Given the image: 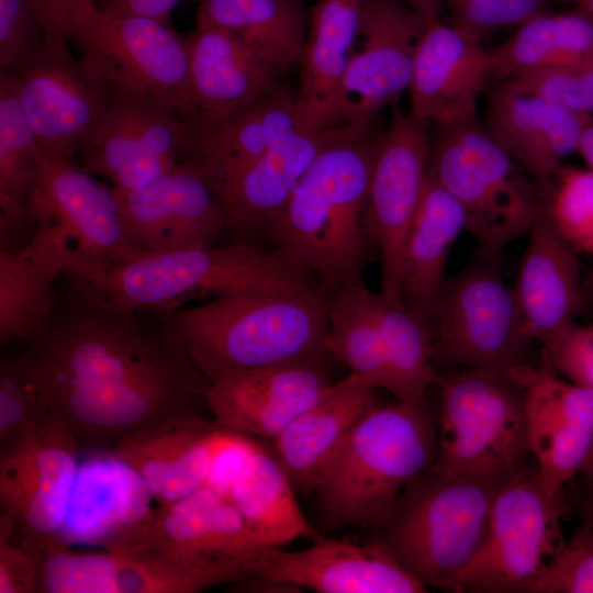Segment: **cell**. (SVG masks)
<instances>
[{
  "instance_id": "obj_45",
  "label": "cell",
  "mask_w": 593,
  "mask_h": 593,
  "mask_svg": "<svg viewBox=\"0 0 593 593\" xmlns=\"http://www.w3.org/2000/svg\"><path fill=\"white\" fill-rule=\"evenodd\" d=\"M452 25L482 43L491 33L519 26L545 11L546 0H446Z\"/></svg>"
},
{
  "instance_id": "obj_9",
  "label": "cell",
  "mask_w": 593,
  "mask_h": 593,
  "mask_svg": "<svg viewBox=\"0 0 593 593\" xmlns=\"http://www.w3.org/2000/svg\"><path fill=\"white\" fill-rule=\"evenodd\" d=\"M40 22L74 41L111 83L146 89L183 119L198 113L189 51L170 25L102 11L94 0H29Z\"/></svg>"
},
{
  "instance_id": "obj_35",
  "label": "cell",
  "mask_w": 593,
  "mask_h": 593,
  "mask_svg": "<svg viewBox=\"0 0 593 593\" xmlns=\"http://www.w3.org/2000/svg\"><path fill=\"white\" fill-rule=\"evenodd\" d=\"M34 128L9 71L0 74V249H20L32 228L31 195L37 179Z\"/></svg>"
},
{
  "instance_id": "obj_26",
  "label": "cell",
  "mask_w": 593,
  "mask_h": 593,
  "mask_svg": "<svg viewBox=\"0 0 593 593\" xmlns=\"http://www.w3.org/2000/svg\"><path fill=\"white\" fill-rule=\"evenodd\" d=\"M219 433L199 411L189 412L121 439L113 455L158 505L170 504L206 484Z\"/></svg>"
},
{
  "instance_id": "obj_33",
  "label": "cell",
  "mask_w": 593,
  "mask_h": 593,
  "mask_svg": "<svg viewBox=\"0 0 593 593\" xmlns=\"http://www.w3.org/2000/svg\"><path fill=\"white\" fill-rule=\"evenodd\" d=\"M466 228L459 202L427 171L405 242L402 300L429 328L450 250Z\"/></svg>"
},
{
  "instance_id": "obj_3",
  "label": "cell",
  "mask_w": 593,
  "mask_h": 593,
  "mask_svg": "<svg viewBox=\"0 0 593 593\" xmlns=\"http://www.w3.org/2000/svg\"><path fill=\"white\" fill-rule=\"evenodd\" d=\"M153 313L177 333L210 383L227 371L321 360L326 353L325 292L236 293Z\"/></svg>"
},
{
  "instance_id": "obj_53",
  "label": "cell",
  "mask_w": 593,
  "mask_h": 593,
  "mask_svg": "<svg viewBox=\"0 0 593 593\" xmlns=\"http://www.w3.org/2000/svg\"><path fill=\"white\" fill-rule=\"evenodd\" d=\"M579 508L583 522L589 523L593 527V496L583 494L579 501Z\"/></svg>"
},
{
  "instance_id": "obj_34",
  "label": "cell",
  "mask_w": 593,
  "mask_h": 593,
  "mask_svg": "<svg viewBox=\"0 0 593 593\" xmlns=\"http://www.w3.org/2000/svg\"><path fill=\"white\" fill-rule=\"evenodd\" d=\"M294 490L273 450L255 441L224 496L264 546L283 547L298 538L318 536L303 515Z\"/></svg>"
},
{
  "instance_id": "obj_37",
  "label": "cell",
  "mask_w": 593,
  "mask_h": 593,
  "mask_svg": "<svg viewBox=\"0 0 593 593\" xmlns=\"http://www.w3.org/2000/svg\"><path fill=\"white\" fill-rule=\"evenodd\" d=\"M593 53V21L581 12H541L490 55V86L579 60Z\"/></svg>"
},
{
  "instance_id": "obj_5",
  "label": "cell",
  "mask_w": 593,
  "mask_h": 593,
  "mask_svg": "<svg viewBox=\"0 0 593 593\" xmlns=\"http://www.w3.org/2000/svg\"><path fill=\"white\" fill-rule=\"evenodd\" d=\"M91 286L118 304L152 312L174 311L197 298L324 292L311 273L246 242L139 256Z\"/></svg>"
},
{
  "instance_id": "obj_47",
  "label": "cell",
  "mask_w": 593,
  "mask_h": 593,
  "mask_svg": "<svg viewBox=\"0 0 593 593\" xmlns=\"http://www.w3.org/2000/svg\"><path fill=\"white\" fill-rule=\"evenodd\" d=\"M44 29L29 0H0V67L8 69L33 53Z\"/></svg>"
},
{
  "instance_id": "obj_16",
  "label": "cell",
  "mask_w": 593,
  "mask_h": 593,
  "mask_svg": "<svg viewBox=\"0 0 593 593\" xmlns=\"http://www.w3.org/2000/svg\"><path fill=\"white\" fill-rule=\"evenodd\" d=\"M79 443L51 413L1 451V512L42 552L63 541L78 473Z\"/></svg>"
},
{
  "instance_id": "obj_29",
  "label": "cell",
  "mask_w": 593,
  "mask_h": 593,
  "mask_svg": "<svg viewBox=\"0 0 593 593\" xmlns=\"http://www.w3.org/2000/svg\"><path fill=\"white\" fill-rule=\"evenodd\" d=\"M342 125L301 131L281 141L243 168L215 197L227 219V231L250 237L269 231L293 189Z\"/></svg>"
},
{
  "instance_id": "obj_27",
  "label": "cell",
  "mask_w": 593,
  "mask_h": 593,
  "mask_svg": "<svg viewBox=\"0 0 593 593\" xmlns=\"http://www.w3.org/2000/svg\"><path fill=\"white\" fill-rule=\"evenodd\" d=\"M528 235L513 290L530 336L545 348L588 306L578 254L552 224L541 199Z\"/></svg>"
},
{
  "instance_id": "obj_30",
  "label": "cell",
  "mask_w": 593,
  "mask_h": 593,
  "mask_svg": "<svg viewBox=\"0 0 593 593\" xmlns=\"http://www.w3.org/2000/svg\"><path fill=\"white\" fill-rule=\"evenodd\" d=\"M360 0H318L311 11L307 40L300 54L298 114L303 130L345 124L340 109L343 79L359 34Z\"/></svg>"
},
{
  "instance_id": "obj_42",
  "label": "cell",
  "mask_w": 593,
  "mask_h": 593,
  "mask_svg": "<svg viewBox=\"0 0 593 593\" xmlns=\"http://www.w3.org/2000/svg\"><path fill=\"white\" fill-rule=\"evenodd\" d=\"M29 353L2 358L0 365V450L36 427L48 414Z\"/></svg>"
},
{
  "instance_id": "obj_23",
  "label": "cell",
  "mask_w": 593,
  "mask_h": 593,
  "mask_svg": "<svg viewBox=\"0 0 593 593\" xmlns=\"http://www.w3.org/2000/svg\"><path fill=\"white\" fill-rule=\"evenodd\" d=\"M45 593H195L206 585L138 537L105 551L78 552L63 541L42 551Z\"/></svg>"
},
{
  "instance_id": "obj_31",
  "label": "cell",
  "mask_w": 593,
  "mask_h": 593,
  "mask_svg": "<svg viewBox=\"0 0 593 593\" xmlns=\"http://www.w3.org/2000/svg\"><path fill=\"white\" fill-rule=\"evenodd\" d=\"M374 390L349 373L272 439V450L295 490L309 493L317 489L346 436L378 405Z\"/></svg>"
},
{
  "instance_id": "obj_38",
  "label": "cell",
  "mask_w": 593,
  "mask_h": 593,
  "mask_svg": "<svg viewBox=\"0 0 593 593\" xmlns=\"http://www.w3.org/2000/svg\"><path fill=\"white\" fill-rule=\"evenodd\" d=\"M326 353L373 388L389 389L390 373L379 326L378 293L362 278L327 295Z\"/></svg>"
},
{
  "instance_id": "obj_50",
  "label": "cell",
  "mask_w": 593,
  "mask_h": 593,
  "mask_svg": "<svg viewBox=\"0 0 593 593\" xmlns=\"http://www.w3.org/2000/svg\"><path fill=\"white\" fill-rule=\"evenodd\" d=\"M428 24L439 20L445 0H403Z\"/></svg>"
},
{
  "instance_id": "obj_55",
  "label": "cell",
  "mask_w": 593,
  "mask_h": 593,
  "mask_svg": "<svg viewBox=\"0 0 593 593\" xmlns=\"http://www.w3.org/2000/svg\"><path fill=\"white\" fill-rule=\"evenodd\" d=\"M574 4L578 11L586 15L593 21V0H564Z\"/></svg>"
},
{
  "instance_id": "obj_48",
  "label": "cell",
  "mask_w": 593,
  "mask_h": 593,
  "mask_svg": "<svg viewBox=\"0 0 593 593\" xmlns=\"http://www.w3.org/2000/svg\"><path fill=\"white\" fill-rule=\"evenodd\" d=\"M542 351L545 361L557 373L593 389V325L573 324Z\"/></svg>"
},
{
  "instance_id": "obj_11",
  "label": "cell",
  "mask_w": 593,
  "mask_h": 593,
  "mask_svg": "<svg viewBox=\"0 0 593 593\" xmlns=\"http://www.w3.org/2000/svg\"><path fill=\"white\" fill-rule=\"evenodd\" d=\"M501 259L477 250L445 281L430 325L434 363L503 373L526 363L534 339L513 287L504 281Z\"/></svg>"
},
{
  "instance_id": "obj_19",
  "label": "cell",
  "mask_w": 593,
  "mask_h": 593,
  "mask_svg": "<svg viewBox=\"0 0 593 593\" xmlns=\"http://www.w3.org/2000/svg\"><path fill=\"white\" fill-rule=\"evenodd\" d=\"M114 192L125 233L142 255L209 247L227 231L213 190L186 165L142 190Z\"/></svg>"
},
{
  "instance_id": "obj_24",
  "label": "cell",
  "mask_w": 593,
  "mask_h": 593,
  "mask_svg": "<svg viewBox=\"0 0 593 593\" xmlns=\"http://www.w3.org/2000/svg\"><path fill=\"white\" fill-rule=\"evenodd\" d=\"M299 551L269 547L250 579L320 593H424L390 552L376 541L359 545L315 537ZM249 580V579H248Z\"/></svg>"
},
{
  "instance_id": "obj_49",
  "label": "cell",
  "mask_w": 593,
  "mask_h": 593,
  "mask_svg": "<svg viewBox=\"0 0 593 593\" xmlns=\"http://www.w3.org/2000/svg\"><path fill=\"white\" fill-rule=\"evenodd\" d=\"M180 0H97V5L104 12L148 18L170 25V13Z\"/></svg>"
},
{
  "instance_id": "obj_12",
  "label": "cell",
  "mask_w": 593,
  "mask_h": 593,
  "mask_svg": "<svg viewBox=\"0 0 593 593\" xmlns=\"http://www.w3.org/2000/svg\"><path fill=\"white\" fill-rule=\"evenodd\" d=\"M562 492L549 495L537 471H517L499 488L484 537L455 580V592H526L564 542Z\"/></svg>"
},
{
  "instance_id": "obj_7",
  "label": "cell",
  "mask_w": 593,
  "mask_h": 593,
  "mask_svg": "<svg viewBox=\"0 0 593 593\" xmlns=\"http://www.w3.org/2000/svg\"><path fill=\"white\" fill-rule=\"evenodd\" d=\"M37 179L31 195L33 235L26 256L90 284L111 268L142 255L130 242L112 187L75 159L35 147Z\"/></svg>"
},
{
  "instance_id": "obj_46",
  "label": "cell",
  "mask_w": 593,
  "mask_h": 593,
  "mask_svg": "<svg viewBox=\"0 0 593 593\" xmlns=\"http://www.w3.org/2000/svg\"><path fill=\"white\" fill-rule=\"evenodd\" d=\"M14 521L0 514V593H35L40 591L41 552L25 539L14 537Z\"/></svg>"
},
{
  "instance_id": "obj_4",
  "label": "cell",
  "mask_w": 593,
  "mask_h": 593,
  "mask_svg": "<svg viewBox=\"0 0 593 593\" xmlns=\"http://www.w3.org/2000/svg\"><path fill=\"white\" fill-rule=\"evenodd\" d=\"M436 450L437 425L424 401L376 405L346 436L316 489L324 525L376 526L433 466Z\"/></svg>"
},
{
  "instance_id": "obj_8",
  "label": "cell",
  "mask_w": 593,
  "mask_h": 593,
  "mask_svg": "<svg viewBox=\"0 0 593 593\" xmlns=\"http://www.w3.org/2000/svg\"><path fill=\"white\" fill-rule=\"evenodd\" d=\"M427 171L459 202L478 251L502 258L528 234L540 204L538 181L499 145L478 115L435 125Z\"/></svg>"
},
{
  "instance_id": "obj_25",
  "label": "cell",
  "mask_w": 593,
  "mask_h": 593,
  "mask_svg": "<svg viewBox=\"0 0 593 593\" xmlns=\"http://www.w3.org/2000/svg\"><path fill=\"white\" fill-rule=\"evenodd\" d=\"M489 87V49L452 24L428 23L414 52L411 115L434 125L470 119Z\"/></svg>"
},
{
  "instance_id": "obj_36",
  "label": "cell",
  "mask_w": 593,
  "mask_h": 593,
  "mask_svg": "<svg viewBox=\"0 0 593 593\" xmlns=\"http://www.w3.org/2000/svg\"><path fill=\"white\" fill-rule=\"evenodd\" d=\"M309 19L293 0H201L197 13V24L237 35L282 72L298 65Z\"/></svg>"
},
{
  "instance_id": "obj_22",
  "label": "cell",
  "mask_w": 593,
  "mask_h": 593,
  "mask_svg": "<svg viewBox=\"0 0 593 593\" xmlns=\"http://www.w3.org/2000/svg\"><path fill=\"white\" fill-rule=\"evenodd\" d=\"M332 384L320 360L227 371L210 383L205 404L216 425L272 440Z\"/></svg>"
},
{
  "instance_id": "obj_6",
  "label": "cell",
  "mask_w": 593,
  "mask_h": 593,
  "mask_svg": "<svg viewBox=\"0 0 593 593\" xmlns=\"http://www.w3.org/2000/svg\"><path fill=\"white\" fill-rule=\"evenodd\" d=\"M504 481L445 474L430 467L373 526L372 541L425 588L452 590L484 537L493 499Z\"/></svg>"
},
{
  "instance_id": "obj_17",
  "label": "cell",
  "mask_w": 593,
  "mask_h": 593,
  "mask_svg": "<svg viewBox=\"0 0 593 593\" xmlns=\"http://www.w3.org/2000/svg\"><path fill=\"white\" fill-rule=\"evenodd\" d=\"M428 124L403 113L398 104L374 155L367 205V225L381 255L385 299H402L407 232L416 212L428 167Z\"/></svg>"
},
{
  "instance_id": "obj_56",
  "label": "cell",
  "mask_w": 593,
  "mask_h": 593,
  "mask_svg": "<svg viewBox=\"0 0 593 593\" xmlns=\"http://www.w3.org/2000/svg\"><path fill=\"white\" fill-rule=\"evenodd\" d=\"M293 1H298V2H301L302 0H293Z\"/></svg>"
},
{
  "instance_id": "obj_43",
  "label": "cell",
  "mask_w": 593,
  "mask_h": 593,
  "mask_svg": "<svg viewBox=\"0 0 593 593\" xmlns=\"http://www.w3.org/2000/svg\"><path fill=\"white\" fill-rule=\"evenodd\" d=\"M503 82L540 94L573 112L593 115V53L570 64L518 75Z\"/></svg>"
},
{
  "instance_id": "obj_32",
  "label": "cell",
  "mask_w": 593,
  "mask_h": 593,
  "mask_svg": "<svg viewBox=\"0 0 593 593\" xmlns=\"http://www.w3.org/2000/svg\"><path fill=\"white\" fill-rule=\"evenodd\" d=\"M198 113L225 115L278 89L282 71L237 35L197 24L186 38Z\"/></svg>"
},
{
  "instance_id": "obj_21",
  "label": "cell",
  "mask_w": 593,
  "mask_h": 593,
  "mask_svg": "<svg viewBox=\"0 0 593 593\" xmlns=\"http://www.w3.org/2000/svg\"><path fill=\"white\" fill-rule=\"evenodd\" d=\"M510 374L523 388L528 448L540 483L556 495L579 473L593 439V389L561 379L546 361L521 365Z\"/></svg>"
},
{
  "instance_id": "obj_15",
  "label": "cell",
  "mask_w": 593,
  "mask_h": 593,
  "mask_svg": "<svg viewBox=\"0 0 593 593\" xmlns=\"http://www.w3.org/2000/svg\"><path fill=\"white\" fill-rule=\"evenodd\" d=\"M139 537L198 577L206 588L246 581L269 547L223 494L204 485L158 508Z\"/></svg>"
},
{
  "instance_id": "obj_13",
  "label": "cell",
  "mask_w": 593,
  "mask_h": 593,
  "mask_svg": "<svg viewBox=\"0 0 593 593\" xmlns=\"http://www.w3.org/2000/svg\"><path fill=\"white\" fill-rule=\"evenodd\" d=\"M41 24L42 44L4 70L14 80L40 148L75 159L109 109L112 83L87 56L76 59L58 30Z\"/></svg>"
},
{
  "instance_id": "obj_41",
  "label": "cell",
  "mask_w": 593,
  "mask_h": 593,
  "mask_svg": "<svg viewBox=\"0 0 593 593\" xmlns=\"http://www.w3.org/2000/svg\"><path fill=\"white\" fill-rule=\"evenodd\" d=\"M537 181L542 205L557 231L577 254L593 257V170L561 165L550 177Z\"/></svg>"
},
{
  "instance_id": "obj_14",
  "label": "cell",
  "mask_w": 593,
  "mask_h": 593,
  "mask_svg": "<svg viewBox=\"0 0 593 593\" xmlns=\"http://www.w3.org/2000/svg\"><path fill=\"white\" fill-rule=\"evenodd\" d=\"M184 131L186 119L160 97L112 83L109 109L78 152V161L116 191H138L179 164Z\"/></svg>"
},
{
  "instance_id": "obj_54",
  "label": "cell",
  "mask_w": 593,
  "mask_h": 593,
  "mask_svg": "<svg viewBox=\"0 0 593 593\" xmlns=\"http://www.w3.org/2000/svg\"><path fill=\"white\" fill-rule=\"evenodd\" d=\"M583 294L586 306L593 305V267L589 275L583 279Z\"/></svg>"
},
{
  "instance_id": "obj_1",
  "label": "cell",
  "mask_w": 593,
  "mask_h": 593,
  "mask_svg": "<svg viewBox=\"0 0 593 593\" xmlns=\"http://www.w3.org/2000/svg\"><path fill=\"white\" fill-rule=\"evenodd\" d=\"M65 273L56 307L26 351L48 412L80 446L113 447L206 406L210 382L167 323Z\"/></svg>"
},
{
  "instance_id": "obj_52",
  "label": "cell",
  "mask_w": 593,
  "mask_h": 593,
  "mask_svg": "<svg viewBox=\"0 0 593 593\" xmlns=\"http://www.w3.org/2000/svg\"><path fill=\"white\" fill-rule=\"evenodd\" d=\"M579 472L584 478L586 484V491L584 493L593 495V439L581 463Z\"/></svg>"
},
{
  "instance_id": "obj_40",
  "label": "cell",
  "mask_w": 593,
  "mask_h": 593,
  "mask_svg": "<svg viewBox=\"0 0 593 593\" xmlns=\"http://www.w3.org/2000/svg\"><path fill=\"white\" fill-rule=\"evenodd\" d=\"M379 326L389 366L388 391L399 401L419 403L436 384L433 340L429 326L402 299L378 293Z\"/></svg>"
},
{
  "instance_id": "obj_44",
  "label": "cell",
  "mask_w": 593,
  "mask_h": 593,
  "mask_svg": "<svg viewBox=\"0 0 593 593\" xmlns=\"http://www.w3.org/2000/svg\"><path fill=\"white\" fill-rule=\"evenodd\" d=\"M526 593H593V527L583 522L546 562Z\"/></svg>"
},
{
  "instance_id": "obj_10",
  "label": "cell",
  "mask_w": 593,
  "mask_h": 593,
  "mask_svg": "<svg viewBox=\"0 0 593 593\" xmlns=\"http://www.w3.org/2000/svg\"><path fill=\"white\" fill-rule=\"evenodd\" d=\"M440 390L437 472L503 481L514 474L528 448L522 385L510 374L452 368Z\"/></svg>"
},
{
  "instance_id": "obj_18",
  "label": "cell",
  "mask_w": 593,
  "mask_h": 593,
  "mask_svg": "<svg viewBox=\"0 0 593 593\" xmlns=\"http://www.w3.org/2000/svg\"><path fill=\"white\" fill-rule=\"evenodd\" d=\"M362 47L353 53L342 85L345 124L370 125L409 89L416 43L427 23L403 0H360Z\"/></svg>"
},
{
  "instance_id": "obj_2",
  "label": "cell",
  "mask_w": 593,
  "mask_h": 593,
  "mask_svg": "<svg viewBox=\"0 0 593 593\" xmlns=\"http://www.w3.org/2000/svg\"><path fill=\"white\" fill-rule=\"evenodd\" d=\"M381 133L343 124L293 189L267 235L273 251L314 275L328 295L358 280L372 244L368 193Z\"/></svg>"
},
{
  "instance_id": "obj_20",
  "label": "cell",
  "mask_w": 593,
  "mask_h": 593,
  "mask_svg": "<svg viewBox=\"0 0 593 593\" xmlns=\"http://www.w3.org/2000/svg\"><path fill=\"white\" fill-rule=\"evenodd\" d=\"M301 131L295 93L281 85L225 115L186 119L179 164L197 171L215 194L247 165Z\"/></svg>"
},
{
  "instance_id": "obj_39",
  "label": "cell",
  "mask_w": 593,
  "mask_h": 593,
  "mask_svg": "<svg viewBox=\"0 0 593 593\" xmlns=\"http://www.w3.org/2000/svg\"><path fill=\"white\" fill-rule=\"evenodd\" d=\"M58 269L21 249H0V340H31L53 314Z\"/></svg>"
},
{
  "instance_id": "obj_51",
  "label": "cell",
  "mask_w": 593,
  "mask_h": 593,
  "mask_svg": "<svg viewBox=\"0 0 593 593\" xmlns=\"http://www.w3.org/2000/svg\"><path fill=\"white\" fill-rule=\"evenodd\" d=\"M577 153L584 159L588 168L593 170V115L590 116L583 126Z\"/></svg>"
},
{
  "instance_id": "obj_28",
  "label": "cell",
  "mask_w": 593,
  "mask_h": 593,
  "mask_svg": "<svg viewBox=\"0 0 593 593\" xmlns=\"http://www.w3.org/2000/svg\"><path fill=\"white\" fill-rule=\"evenodd\" d=\"M485 92L484 126L529 176L546 179L577 153L581 132L591 115L505 82L491 85Z\"/></svg>"
}]
</instances>
